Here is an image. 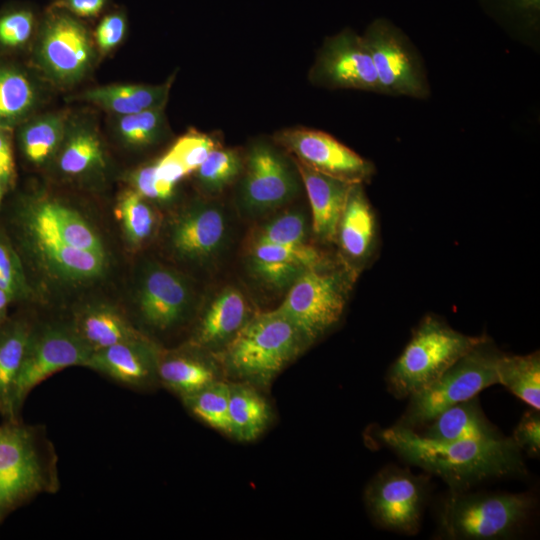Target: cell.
Listing matches in <instances>:
<instances>
[{"mask_svg":"<svg viewBox=\"0 0 540 540\" xmlns=\"http://www.w3.org/2000/svg\"><path fill=\"white\" fill-rule=\"evenodd\" d=\"M377 221L362 183H354L349 190L340 216L335 242L342 260L356 273L374 256L377 247Z\"/></svg>","mask_w":540,"mask_h":540,"instance_id":"obj_19","label":"cell"},{"mask_svg":"<svg viewBox=\"0 0 540 540\" xmlns=\"http://www.w3.org/2000/svg\"><path fill=\"white\" fill-rule=\"evenodd\" d=\"M25 224L32 237H51L71 246L104 254L98 236L74 210L53 201L34 204L25 213Z\"/></svg>","mask_w":540,"mask_h":540,"instance_id":"obj_23","label":"cell"},{"mask_svg":"<svg viewBox=\"0 0 540 540\" xmlns=\"http://www.w3.org/2000/svg\"><path fill=\"white\" fill-rule=\"evenodd\" d=\"M72 327L92 352L119 342L147 336L136 329L119 311L102 305L81 311Z\"/></svg>","mask_w":540,"mask_h":540,"instance_id":"obj_28","label":"cell"},{"mask_svg":"<svg viewBox=\"0 0 540 540\" xmlns=\"http://www.w3.org/2000/svg\"><path fill=\"white\" fill-rule=\"evenodd\" d=\"M308 347L293 323L274 309L256 312L216 357L225 379L262 390Z\"/></svg>","mask_w":540,"mask_h":540,"instance_id":"obj_2","label":"cell"},{"mask_svg":"<svg viewBox=\"0 0 540 540\" xmlns=\"http://www.w3.org/2000/svg\"><path fill=\"white\" fill-rule=\"evenodd\" d=\"M215 141L206 134L191 131L180 137L169 150L191 173L195 171L215 149Z\"/></svg>","mask_w":540,"mask_h":540,"instance_id":"obj_40","label":"cell"},{"mask_svg":"<svg viewBox=\"0 0 540 540\" xmlns=\"http://www.w3.org/2000/svg\"><path fill=\"white\" fill-rule=\"evenodd\" d=\"M38 56L56 80L65 83L78 80L93 58L86 27L77 17L51 6L41 26Z\"/></svg>","mask_w":540,"mask_h":540,"instance_id":"obj_14","label":"cell"},{"mask_svg":"<svg viewBox=\"0 0 540 540\" xmlns=\"http://www.w3.org/2000/svg\"><path fill=\"white\" fill-rule=\"evenodd\" d=\"M108 0H56L51 6L77 18H93L106 7Z\"/></svg>","mask_w":540,"mask_h":540,"instance_id":"obj_46","label":"cell"},{"mask_svg":"<svg viewBox=\"0 0 540 540\" xmlns=\"http://www.w3.org/2000/svg\"><path fill=\"white\" fill-rule=\"evenodd\" d=\"M32 238L52 268L67 278H93L104 269V254L83 250L51 237Z\"/></svg>","mask_w":540,"mask_h":540,"instance_id":"obj_30","label":"cell"},{"mask_svg":"<svg viewBox=\"0 0 540 540\" xmlns=\"http://www.w3.org/2000/svg\"><path fill=\"white\" fill-rule=\"evenodd\" d=\"M0 289L13 300L23 289V279L18 260L11 248L0 241Z\"/></svg>","mask_w":540,"mask_h":540,"instance_id":"obj_41","label":"cell"},{"mask_svg":"<svg viewBox=\"0 0 540 540\" xmlns=\"http://www.w3.org/2000/svg\"><path fill=\"white\" fill-rule=\"evenodd\" d=\"M36 14L26 7H12L0 12V45L16 48L25 44L36 27Z\"/></svg>","mask_w":540,"mask_h":540,"instance_id":"obj_39","label":"cell"},{"mask_svg":"<svg viewBox=\"0 0 540 540\" xmlns=\"http://www.w3.org/2000/svg\"><path fill=\"white\" fill-rule=\"evenodd\" d=\"M57 454L44 427L0 425V522L42 493L60 488Z\"/></svg>","mask_w":540,"mask_h":540,"instance_id":"obj_3","label":"cell"},{"mask_svg":"<svg viewBox=\"0 0 540 540\" xmlns=\"http://www.w3.org/2000/svg\"><path fill=\"white\" fill-rule=\"evenodd\" d=\"M64 137V118L50 114L25 125L20 142L25 157L32 163L42 164L58 150Z\"/></svg>","mask_w":540,"mask_h":540,"instance_id":"obj_33","label":"cell"},{"mask_svg":"<svg viewBox=\"0 0 540 540\" xmlns=\"http://www.w3.org/2000/svg\"><path fill=\"white\" fill-rule=\"evenodd\" d=\"M381 439L407 462L442 478L453 491L524 470L512 438L436 441L395 424L381 431Z\"/></svg>","mask_w":540,"mask_h":540,"instance_id":"obj_1","label":"cell"},{"mask_svg":"<svg viewBox=\"0 0 540 540\" xmlns=\"http://www.w3.org/2000/svg\"><path fill=\"white\" fill-rule=\"evenodd\" d=\"M308 221L300 210L286 211L275 216L257 232L254 243L298 245L307 243Z\"/></svg>","mask_w":540,"mask_h":540,"instance_id":"obj_37","label":"cell"},{"mask_svg":"<svg viewBox=\"0 0 540 540\" xmlns=\"http://www.w3.org/2000/svg\"><path fill=\"white\" fill-rule=\"evenodd\" d=\"M357 274L342 259H329L303 273L276 309L310 346L341 320Z\"/></svg>","mask_w":540,"mask_h":540,"instance_id":"obj_5","label":"cell"},{"mask_svg":"<svg viewBox=\"0 0 540 540\" xmlns=\"http://www.w3.org/2000/svg\"><path fill=\"white\" fill-rule=\"evenodd\" d=\"M155 172L159 181L171 187H175L184 176L190 173L171 151L155 163Z\"/></svg>","mask_w":540,"mask_h":540,"instance_id":"obj_45","label":"cell"},{"mask_svg":"<svg viewBox=\"0 0 540 540\" xmlns=\"http://www.w3.org/2000/svg\"><path fill=\"white\" fill-rule=\"evenodd\" d=\"M518 448L538 456L540 450V417L537 410L527 412L521 418L512 437Z\"/></svg>","mask_w":540,"mask_h":540,"instance_id":"obj_44","label":"cell"},{"mask_svg":"<svg viewBox=\"0 0 540 540\" xmlns=\"http://www.w3.org/2000/svg\"><path fill=\"white\" fill-rule=\"evenodd\" d=\"M299 173L286 159L264 142L254 144L247 156L239 189L241 209L250 216L272 212L297 195Z\"/></svg>","mask_w":540,"mask_h":540,"instance_id":"obj_11","label":"cell"},{"mask_svg":"<svg viewBox=\"0 0 540 540\" xmlns=\"http://www.w3.org/2000/svg\"><path fill=\"white\" fill-rule=\"evenodd\" d=\"M534 506L527 493L453 491L440 511V531L448 539L489 540L511 536Z\"/></svg>","mask_w":540,"mask_h":540,"instance_id":"obj_6","label":"cell"},{"mask_svg":"<svg viewBox=\"0 0 540 540\" xmlns=\"http://www.w3.org/2000/svg\"><path fill=\"white\" fill-rule=\"evenodd\" d=\"M159 353L158 346L143 336L93 351L85 367L130 388L147 390L159 384Z\"/></svg>","mask_w":540,"mask_h":540,"instance_id":"obj_17","label":"cell"},{"mask_svg":"<svg viewBox=\"0 0 540 540\" xmlns=\"http://www.w3.org/2000/svg\"><path fill=\"white\" fill-rule=\"evenodd\" d=\"M195 294L179 273L161 265L148 267L138 296L144 326L156 335H166L186 324L194 313Z\"/></svg>","mask_w":540,"mask_h":540,"instance_id":"obj_13","label":"cell"},{"mask_svg":"<svg viewBox=\"0 0 540 540\" xmlns=\"http://www.w3.org/2000/svg\"><path fill=\"white\" fill-rule=\"evenodd\" d=\"M34 328L22 318L0 325V414L5 421H18L13 412V394Z\"/></svg>","mask_w":540,"mask_h":540,"instance_id":"obj_25","label":"cell"},{"mask_svg":"<svg viewBox=\"0 0 540 540\" xmlns=\"http://www.w3.org/2000/svg\"><path fill=\"white\" fill-rule=\"evenodd\" d=\"M486 338L463 334L434 315L425 316L388 372L389 391L397 398L411 396Z\"/></svg>","mask_w":540,"mask_h":540,"instance_id":"obj_4","label":"cell"},{"mask_svg":"<svg viewBox=\"0 0 540 540\" xmlns=\"http://www.w3.org/2000/svg\"><path fill=\"white\" fill-rule=\"evenodd\" d=\"M228 239L227 217L214 202H197L174 222L170 243L176 254L186 260L205 263L214 260Z\"/></svg>","mask_w":540,"mask_h":540,"instance_id":"obj_16","label":"cell"},{"mask_svg":"<svg viewBox=\"0 0 540 540\" xmlns=\"http://www.w3.org/2000/svg\"><path fill=\"white\" fill-rule=\"evenodd\" d=\"M330 258L318 248L305 244L275 245L254 243L250 253L253 272L278 289L289 288L307 270Z\"/></svg>","mask_w":540,"mask_h":540,"instance_id":"obj_21","label":"cell"},{"mask_svg":"<svg viewBox=\"0 0 540 540\" xmlns=\"http://www.w3.org/2000/svg\"><path fill=\"white\" fill-rule=\"evenodd\" d=\"M312 83L329 89L382 94L371 54L362 36L345 29L326 39L310 72Z\"/></svg>","mask_w":540,"mask_h":540,"instance_id":"obj_12","label":"cell"},{"mask_svg":"<svg viewBox=\"0 0 540 540\" xmlns=\"http://www.w3.org/2000/svg\"><path fill=\"white\" fill-rule=\"evenodd\" d=\"M91 353L72 326L33 329L14 388L15 418L20 420L25 399L36 386L65 368L85 367Z\"/></svg>","mask_w":540,"mask_h":540,"instance_id":"obj_9","label":"cell"},{"mask_svg":"<svg viewBox=\"0 0 540 540\" xmlns=\"http://www.w3.org/2000/svg\"><path fill=\"white\" fill-rule=\"evenodd\" d=\"M275 140L303 164L349 183L369 181L375 173L372 162L320 130L288 128L277 132Z\"/></svg>","mask_w":540,"mask_h":540,"instance_id":"obj_15","label":"cell"},{"mask_svg":"<svg viewBox=\"0 0 540 540\" xmlns=\"http://www.w3.org/2000/svg\"><path fill=\"white\" fill-rule=\"evenodd\" d=\"M14 174L15 167L10 142L3 127H0V181L3 186L12 182Z\"/></svg>","mask_w":540,"mask_h":540,"instance_id":"obj_48","label":"cell"},{"mask_svg":"<svg viewBox=\"0 0 540 540\" xmlns=\"http://www.w3.org/2000/svg\"><path fill=\"white\" fill-rule=\"evenodd\" d=\"M126 17L121 11H114L105 15L95 30V40L102 51H110L124 38L126 31Z\"/></svg>","mask_w":540,"mask_h":540,"instance_id":"obj_42","label":"cell"},{"mask_svg":"<svg viewBox=\"0 0 540 540\" xmlns=\"http://www.w3.org/2000/svg\"><path fill=\"white\" fill-rule=\"evenodd\" d=\"M225 379L217 357L189 343L187 348L160 350L159 384L180 398L217 380Z\"/></svg>","mask_w":540,"mask_h":540,"instance_id":"obj_20","label":"cell"},{"mask_svg":"<svg viewBox=\"0 0 540 540\" xmlns=\"http://www.w3.org/2000/svg\"><path fill=\"white\" fill-rule=\"evenodd\" d=\"M242 167L237 151L215 148L195 171L200 186L206 192L215 194L230 185Z\"/></svg>","mask_w":540,"mask_h":540,"instance_id":"obj_36","label":"cell"},{"mask_svg":"<svg viewBox=\"0 0 540 540\" xmlns=\"http://www.w3.org/2000/svg\"><path fill=\"white\" fill-rule=\"evenodd\" d=\"M311 208V229L323 243L335 242L337 226L354 183L326 175L294 159Z\"/></svg>","mask_w":540,"mask_h":540,"instance_id":"obj_22","label":"cell"},{"mask_svg":"<svg viewBox=\"0 0 540 540\" xmlns=\"http://www.w3.org/2000/svg\"><path fill=\"white\" fill-rule=\"evenodd\" d=\"M422 436L436 441L493 440L503 436L485 417L477 397L442 411L425 425Z\"/></svg>","mask_w":540,"mask_h":540,"instance_id":"obj_24","label":"cell"},{"mask_svg":"<svg viewBox=\"0 0 540 540\" xmlns=\"http://www.w3.org/2000/svg\"><path fill=\"white\" fill-rule=\"evenodd\" d=\"M135 191L148 199L166 201L174 194V188L159 181L155 164L138 169L132 176Z\"/></svg>","mask_w":540,"mask_h":540,"instance_id":"obj_43","label":"cell"},{"mask_svg":"<svg viewBox=\"0 0 540 540\" xmlns=\"http://www.w3.org/2000/svg\"><path fill=\"white\" fill-rule=\"evenodd\" d=\"M425 478L390 466L380 471L365 490V503L374 522L404 534L418 532L425 499Z\"/></svg>","mask_w":540,"mask_h":540,"instance_id":"obj_10","label":"cell"},{"mask_svg":"<svg viewBox=\"0 0 540 540\" xmlns=\"http://www.w3.org/2000/svg\"><path fill=\"white\" fill-rule=\"evenodd\" d=\"M62 143L58 160L62 172L77 175L103 164L101 142L92 130L77 128Z\"/></svg>","mask_w":540,"mask_h":540,"instance_id":"obj_34","label":"cell"},{"mask_svg":"<svg viewBox=\"0 0 540 540\" xmlns=\"http://www.w3.org/2000/svg\"><path fill=\"white\" fill-rule=\"evenodd\" d=\"M500 354L486 338L437 380L409 396V405L396 425L413 430L425 426L442 411L497 384Z\"/></svg>","mask_w":540,"mask_h":540,"instance_id":"obj_7","label":"cell"},{"mask_svg":"<svg viewBox=\"0 0 540 540\" xmlns=\"http://www.w3.org/2000/svg\"><path fill=\"white\" fill-rule=\"evenodd\" d=\"M230 437L243 442L256 440L268 428L272 409L261 389L249 383L228 381Z\"/></svg>","mask_w":540,"mask_h":540,"instance_id":"obj_26","label":"cell"},{"mask_svg":"<svg viewBox=\"0 0 540 540\" xmlns=\"http://www.w3.org/2000/svg\"><path fill=\"white\" fill-rule=\"evenodd\" d=\"M171 81L162 85L123 84L89 89L81 98L119 116L164 107Z\"/></svg>","mask_w":540,"mask_h":540,"instance_id":"obj_27","label":"cell"},{"mask_svg":"<svg viewBox=\"0 0 540 540\" xmlns=\"http://www.w3.org/2000/svg\"><path fill=\"white\" fill-rule=\"evenodd\" d=\"M497 384L512 394L540 409V356L539 352L527 355L500 354L496 363Z\"/></svg>","mask_w":540,"mask_h":540,"instance_id":"obj_29","label":"cell"},{"mask_svg":"<svg viewBox=\"0 0 540 540\" xmlns=\"http://www.w3.org/2000/svg\"><path fill=\"white\" fill-rule=\"evenodd\" d=\"M2 190H3V184L0 181V202H1V198H2Z\"/></svg>","mask_w":540,"mask_h":540,"instance_id":"obj_50","label":"cell"},{"mask_svg":"<svg viewBox=\"0 0 540 540\" xmlns=\"http://www.w3.org/2000/svg\"><path fill=\"white\" fill-rule=\"evenodd\" d=\"M180 399L190 414L207 426L230 437L229 385L227 379L212 382Z\"/></svg>","mask_w":540,"mask_h":540,"instance_id":"obj_31","label":"cell"},{"mask_svg":"<svg viewBox=\"0 0 540 540\" xmlns=\"http://www.w3.org/2000/svg\"><path fill=\"white\" fill-rule=\"evenodd\" d=\"M507 10L528 23L535 25L539 20L540 0H499Z\"/></svg>","mask_w":540,"mask_h":540,"instance_id":"obj_47","label":"cell"},{"mask_svg":"<svg viewBox=\"0 0 540 540\" xmlns=\"http://www.w3.org/2000/svg\"><path fill=\"white\" fill-rule=\"evenodd\" d=\"M35 102L36 91L29 78L15 68L0 66V127L21 120Z\"/></svg>","mask_w":540,"mask_h":540,"instance_id":"obj_32","label":"cell"},{"mask_svg":"<svg viewBox=\"0 0 540 540\" xmlns=\"http://www.w3.org/2000/svg\"><path fill=\"white\" fill-rule=\"evenodd\" d=\"M11 301L10 296L0 289V325L6 320L7 307Z\"/></svg>","mask_w":540,"mask_h":540,"instance_id":"obj_49","label":"cell"},{"mask_svg":"<svg viewBox=\"0 0 540 540\" xmlns=\"http://www.w3.org/2000/svg\"><path fill=\"white\" fill-rule=\"evenodd\" d=\"M255 313L241 290L227 286L216 292L201 310L190 344L216 356Z\"/></svg>","mask_w":540,"mask_h":540,"instance_id":"obj_18","label":"cell"},{"mask_svg":"<svg viewBox=\"0 0 540 540\" xmlns=\"http://www.w3.org/2000/svg\"><path fill=\"white\" fill-rule=\"evenodd\" d=\"M164 107L120 116L118 131L129 144L144 146L154 142L164 127Z\"/></svg>","mask_w":540,"mask_h":540,"instance_id":"obj_38","label":"cell"},{"mask_svg":"<svg viewBox=\"0 0 540 540\" xmlns=\"http://www.w3.org/2000/svg\"><path fill=\"white\" fill-rule=\"evenodd\" d=\"M382 94L426 99L429 82L422 59L406 34L386 18L373 20L362 36Z\"/></svg>","mask_w":540,"mask_h":540,"instance_id":"obj_8","label":"cell"},{"mask_svg":"<svg viewBox=\"0 0 540 540\" xmlns=\"http://www.w3.org/2000/svg\"><path fill=\"white\" fill-rule=\"evenodd\" d=\"M115 214L123 223L126 236L133 244L148 240L156 226L152 208L135 190L126 191L120 197Z\"/></svg>","mask_w":540,"mask_h":540,"instance_id":"obj_35","label":"cell"}]
</instances>
